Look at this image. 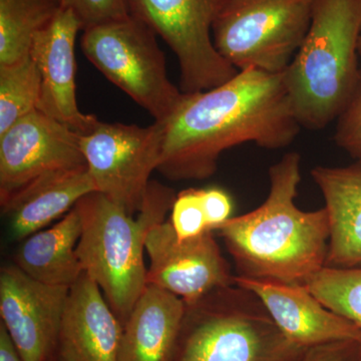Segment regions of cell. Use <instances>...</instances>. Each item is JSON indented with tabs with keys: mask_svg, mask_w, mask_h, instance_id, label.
<instances>
[{
	"mask_svg": "<svg viewBox=\"0 0 361 361\" xmlns=\"http://www.w3.org/2000/svg\"><path fill=\"white\" fill-rule=\"evenodd\" d=\"M158 171L169 180H205L227 149L246 142L288 147L301 130L283 73L239 71L219 87L184 94L166 122Z\"/></svg>",
	"mask_w": 361,
	"mask_h": 361,
	"instance_id": "cell-1",
	"label": "cell"
},
{
	"mask_svg": "<svg viewBox=\"0 0 361 361\" xmlns=\"http://www.w3.org/2000/svg\"><path fill=\"white\" fill-rule=\"evenodd\" d=\"M301 157L285 154L269 168V192L255 210L232 217L215 232L231 255L237 277L306 283L326 264L329 214L296 205Z\"/></svg>",
	"mask_w": 361,
	"mask_h": 361,
	"instance_id": "cell-2",
	"label": "cell"
},
{
	"mask_svg": "<svg viewBox=\"0 0 361 361\" xmlns=\"http://www.w3.org/2000/svg\"><path fill=\"white\" fill-rule=\"evenodd\" d=\"M176 196L172 188L152 180L137 218L99 192L87 195L75 205L82 223L77 248L80 264L123 324L148 285L147 233L166 221Z\"/></svg>",
	"mask_w": 361,
	"mask_h": 361,
	"instance_id": "cell-3",
	"label": "cell"
},
{
	"mask_svg": "<svg viewBox=\"0 0 361 361\" xmlns=\"http://www.w3.org/2000/svg\"><path fill=\"white\" fill-rule=\"evenodd\" d=\"M361 0H314L307 35L283 71L301 128L322 130L353 99L360 78Z\"/></svg>",
	"mask_w": 361,
	"mask_h": 361,
	"instance_id": "cell-4",
	"label": "cell"
},
{
	"mask_svg": "<svg viewBox=\"0 0 361 361\" xmlns=\"http://www.w3.org/2000/svg\"><path fill=\"white\" fill-rule=\"evenodd\" d=\"M306 349L284 336L255 294L235 283L185 302L171 361H298Z\"/></svg>",
	"mask_w": 361,
	"mask_h": 361,
	"instance_id": "cell-5",
	"label": "cell"
},
{
	"mask_svg": "<svg viewBox=\"0 0 361 361\" xmlns=\"http://www.w3.org/2000/svg\"><path fill=\"white\" fill-rule=\"evenodd\" d=\"M158 35L130 16L84 30L80 47L97 70L145 109L156 122H166L184 94L169 78Z\"/></svg>",
	"mask_w": 361,
	"mask_h": 361,
	"instance_id": "cell-6",
	"label": "cell"
},
{
	"mask_svg": "<svg viewBox=\"0 0 361 361\" xmlns=\"http://www.w3.org/2000/svg\"><path fill=\"white\" fill-rule=\"evenodd\" d=\"M314 0H228L212 28L216 49L237 71L283 73L302 44Z\"/></svg>",
	"mask_w": 361,
	"mask_h": 361,
	"instance_id": "cell-7",
	"label": "cell"
},
{
	"mask_svg": "<svg viewBox=\"0 0 361 361\" xmlns=\"http://www.w3.org/2000/svg\"><path fill=\"white\" fill-rule=\"evenodd\" d=\"M130 16L142 20L178 59L180 90L196 94L219 87L238 71L214 44L212 28L228 0H127Z\"/></svg>",
	"mask_w": 361,
	"mask_h": 361,
	"instance_id": "cell-8",
	"label": "cell"
},
{
	"mask_svg": "<svg viewBox=\"0 0 361 361\" xmlns=\"http://www.w3.org/2000/svg\"><path fill=\"white\" fill-rule=\"evenodd\" d=\"M164 122L147 127L99 121L80 137V147L96 192L129 215L141 210L154 171L160 166Z\"/></svg>",
	"mask_w": 361,
	"mask_h": 361,
	"instance_id": "cell-9",
	"label": "cell"
},
{
	"mask_svg": "<svg viewBox=\"0 0 361 361\" xmlns=\"http://www.w3.org/2000/svg\"><path fill=\"white\" fill-rule=\"evenodd\" d=\"M80 137L39 110L0 134L1 209L42 183L87 167Z\"/></svg>",
	"mask_w": 361,
	"mask_h": 361,
	"instance_id": "cell-10",
	"label": "cell"
},
{
	"mask_svg": "<svg viewBox=\"0 0 361 361\" xmlns=\"http://www.w3.org/2000/svg\"><path fill=\"white\" fill-rule=\"evenodd\" d=\"M145 247L149 260L148 285L170 292L185 302L235 284L236 275L221 252L215 232L180 241L170 221H164L149 228Z\"/></svg>",
	"mask_w": 361,
	"mask_h": 361,
	"instance_id": "cell-11",
	"label": "cell"
},
{
	"mask_svg": "<svg viewBox=\"0 0 361 361\" xmlns=\"http://www.w3.org/2000/svg\"><path fill=\"white\" fill-rule=\"evenodd\" d=\"M68 287L28 276L16 264L0 269V317L23 361H51L56 355Z\"/></svg>",
	"mask_w": 361,
	"mask_h": 361,
	"instance_id": "cell-12",
	"label": "cell"
},
{
	"mask_svg": "<svg viewBox=\"0 0 361 361\" xmlns=\"http://www.w3.org/2000/svg\"><path fill=\"white\" fill-rule=\"evenodd\" d=\"M80 30L82 25L75 14L70 7L63 6L35 37L30 56L42 78L37 110L84 135L92 132L99 120L78 108L75 45Z\"/></svg>",
	"mask_w": 361,
	"mask_h": 361,
	"instance_id": "cell-13",
	"label": "cell"
},
{
	"mask_svg": "<svg viewBox=\"0 0 361 361\" xmlns=\"http://www.w3.org/2000/svg\"><path fill=\"white\" fill-rule=\"evenodd\" d=\"M123 324L99 285L82 273L71 287L59 326L56 361H121Z\"/></svg>",
	"mask_w": 361,
	"mask_h": 361,
	"instance_id": "cell-14",
	"label": "cell"
},
{
	"mask_svg": "<svg viewBox=\"0 0 361 361\" xmlns=\"http://www.w3.org/2000/svg\"><path fill=\"white\" fill-rule=\"evenodd\" d=\"M235 283L255 294L278 329L302 348L341 341H361L357 326L325 307L304 285L237 276Z\"/></svg>",
	"mask_w": 361,
	"mask_h": 361,
	"instance_id": "cell-15",
	"label": "cell"
},
{
	"mask_svg": "<svg viewBox=\"0 0 361 361\" xmlns=\"http://www.w3.org/2000/svg\"><path fill=\"white\" fill-rule=\"evenodd\" d=\"M329 214L327 267L361 266V161L345 167L316 166L311 171Z\"/></svg>",
	"mask_w": 361,
	"mask_h": 361,
	"instance_id": "cell-16",
	"label": "cell"
},
{
	"mask_svg": "<svg viewBox=\"0 0 361 361\" xmlns=\"http://www.w3.org/2000/svg\"><path fill=\"white\" fill-rule=\"evenodd\" d=\"M185 302L170 292L147 285L123 323L121 361H171Z\"/></svg>",
	"mask_w": 361,
	"mask_h": 361,
	"instance_id": "cell-17",
	"label": "cell"
},
{
	"mask_svg": "<svg viewBox=\"0 0 361 361\" xmlns=\"http://www.w3.org/2000/svg\"><path fill=\"white\" fill-rule=\"evenodd\" d=\"M82 231V218L75 206L51 227L21 241L14 264L42 283L71 288L84 273L77 253Z\"/></svg>",
	"mask_w": 361,
	"mask_h": 361,
	"instance_id": "cell-18",
	"label": "cell"
},
{
	"mask_svg": "<svg viewBox=\"0 0 361 361\" xmlns=\"http://www.w3.org/2000/svg\"><path fill=\"white\" fill-rule=\"evenodd\" d=\"M96 192L87 167L66 173L42 183L2 209L8 218L9 233L16 241L61 219L80 199Z\"/></svg>",
	"mask_w": 361,
	"mask_h": 361,
	"instance_id": "cell-19",
	"label": "cell"
},
{
	"mask_svg": "<svg viewBox=\"0 0 361 361\" xmlns=\"http://www.w3.org/2000/svg\"><path fill=\"white\" fill-rule=\"evenodd\" d=\"M63 6L61 0H0V66L28 58L37 33Z\"/></svg>",
	"mask_w": 361,
	"mask_h": 361,
	"instance_id": "cell-20",
	"label": "cell"
},
{
	"mask_svg": "<svg viewBox=\"0 0 361 361\" xmlns=\"http://www.w3.org/2000/svg\"><path fill=\"white\" fill-rule=\"evenodd\" d=\"M42 78L32 56L0 66V134L39 109Z\"/></svg>",
	"mask_w": 361,
	"mask_h": 361,
	"instance_id": "cell-21",
	"label": "cell"
},
{
	"mask_svg": "<svg viewBox=\"0 0 361 361\" xmlns=\"http://www.w3.org/2000/svg\"><path fill=\"white\" fill-rule=\"evenodd\" d=\"M308 289L332 312L361 330V266L323 267L306 281Z\"/></svg>",
	"mask_w": 361,
	"mask_h": 361,
	"instance_id": "cell-22",
	"label": "cell"
},
{
	"mask_svg": "<svg viewBox=\"0 0 361 361\" xmlns=\"http://www.w3.org/2000/svg\"><path fill=\"white\" fill-rule=\"evenodd\" d=\"M169 221L180 241L210 231L202 189L189 188L178 193Z\"/></svg>",
	"mask_w": 361,
	"mask_h": 361,
	"instance_id": "cell-23",
	"label": "cell"
},
{
	"mask_svg": "<svg viewBox=\"0 0 361 361\" xmlns=\"http://www.w3.org/2000/svg\"><path fill=\"white\" fill-rule=\"evenodd\" d=\"M82 25V32L94 26L123 20L130 16L127 0H66Z\"/></svg>",
	"mask_w": 361,
	"mask_h": 361,
	"instance_id": "cell-24",
	"label": "cell"
},
{
	"mask_svg": "<svg viewBox=\"0 0 361 361\" xmlns=\"http://www.w3.org/2000/svg\"><path fill=\"white\" fill-rule=\"evenodd\" d=\"M334 140L337 146L361 161V71L353 99L337 118Z\"/></svg>",
	"mask_w": 361,
	"mask_h": 361,
	"instance_id": "cell-25",
	"label": "cell"
},
{
	"mask_svg": "<svg viewBox=\"0 0 361 361\" xmlns=\"http://www.w3.org/2000/svg\"><path fill=\"white\" fill-rule=\"evenodd\" d=\"M298 361H361V341H341L312 346Z\"/></svg>",
	"mask_w": 361,
	"mask_h": 361,
	"instance_id": "cell-26",
	"label": "cell"
},
{
	"mask_svg": "<svg viewBox=\"0 0 361 361\" xmlns=\"http://www.w3.org/2000/svg\"><path fill=\"white\" fill-rule=\"evenodd\" d=\"M209 230L215 232L220 226L233 217L231 196L222 188L211 187L202 189Z\"/></svg>",
	"mask_w": 361,
	"mask_h": 361,
	"instance_id": "cell-27",
	"label": "cell"
},
{
	"mask_svg": "<svg viewBox=\"0 0 361 361\" xmlns=\"http://www.w3.org/2000/svg\"><path fill=\"white\" fill-rule=\"evenodd\" d=\"M0 361H23L2 323H0Z\"/></svg>",
	"mask_w": 361,
	"mask_h": 361,
	"instance_id": "cell-28",
	"label": "cell"
},
{
	"mask_svg": "<svg viewBox=\"0 0 361 361\" xmlns=\"http://www.w3.org/2000/svg\"><path fill=\"white\" fill-rule=\"evenodd\" d=\"M358 54H360V56H361V37L360 39V42H358Z\"/></svg>",
	"mask_w": 361,
	"mask_h": 361,
	"instance_id": "cell-29",
	"label": "cell"
},
{
	"mask_svg": "<svg viewBox=\"0 0 361 361\" xmlns=\"http://www.w3.org/2000/svg\"><path fill=\"white\" fill-rule=\"evenodd\" d=\"M61 1H63V4H65V6H66V0H61Z\"/></svg>",
	"mask_w": 361,
	"mask_h": 361,
	"instance_id": "cell-30",
	"label": "cell"
},
{
	"mask_svg": "<svg viewBox=\"0 0 361 361\" xmlns=\"http://www.w3.org/2000/svg\"><path fill=\"white\" fill-rule=\"evenodd\" d=\"M51 361H56V358L54 357V358H52V360Z\"/></svg>",
	"mask_w": 361,
	"mask_h": 361,
	"instance_id": "cell-31",
	"label": "cell"
}]
</instances>
